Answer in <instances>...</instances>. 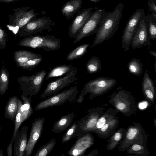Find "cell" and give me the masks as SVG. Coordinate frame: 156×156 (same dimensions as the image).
<instances>
[{"instance_id": "cell-32", "label": "cell", "mask_w": 156, "mask_h": 156, "mask_svg": "<svg viewBox=\"0 0 156 156\" xmlns=\"http://www.w3.org/2000/svg\"><path fill=\"white\" fill-rule=\"evenodd\" d=\"M145 18L150 39L154 41L156 39V17L151 14Z\"/></svg>"}, {"instance_id": "cell-14", "label": "cell", "mask_w": 156, "mask_h": 156, "mask_svg": "<svg viewBox=\"0 0 156 156\" xmlns=\"http://www.w3.org/2000/svg\"><path fill=\"white\" fill-rule=\"evenodd\" d=\"M45 120L44 117L35 119L32 122L29 137L25 149V156H30L36 144L39 139Z\"/></svg>"}, {"instance_id": "cell-24", "label": "cell", "mask_w": 156, "mask_h": 156, "mask_svg": "<svg viewBox=\"0 0 156 156\" xmlns=\"http://www.w3.org/2000/svg\"><path fill=\"white\" fill-rule=\"evenodd\" d=\"M18 99L17 96L10 98L5 109V117L14 121L18 110Z\"/></svg>"}, {"instance_id": "cell-17", "label": "cell", "mask_w": 156, "mask_h": 156, "mask_svg": "<svg viewBox=\"0 0 156 156\" xmlns=\"http://www.w3.org/2000/svg\"><path fill=\"white\" fill-rule=\"evenodd\" d=\"M94 143L93 136L89 133L78 138L67 152L70 156H84L87 150Z\"/></svg>"}, {"instance_id": "cell-39", "label": "cell", "mask_w": 156, "mask_h": 156, "mask_svg": "<svg viewBox=\"0 0 156 156\" xmlns=\"http://www.w3.org/2000/svg\"><path fill=\"white\" fill-rule=\"evenodd\" d=\"M15 140V138H12L9 144L7 147V153L8 156H12L13 144Z\"/></svg>"}, {"instance_id": "cell-22", "label": "cell", "mask_w": 156, "mask_h": 156, "mask_svg": "<svg viewBox=\"0 0 156 156\" xmlns=\"http://www.w3.org/2000/svg\"><path fill=\"white\" fill-rule=\"evenodd\" d=\"M119 123L118 118L116 116L109 121L95 133L98 134L99 138L103 139L108 138L115 132Z\"/></svg>"}, {"instance_id": "cell-12", "label": "cell", "mask_w": 156, "mask_h": 156, "mask_svg": "<svg viewBox=\"0 0 156 156\" xmlns=\"http://www.w3.org/2000/svg\"><path fill=\"white\" fill-rule=\"evenodd\" d=\"M145 16V12L143 9H137L127 22L122 37V47L124 51H126L129 49L138 25Z\"/></svg>"}, {"instance_id": "cell-20", "label": "cell", "mask_w": 156, "mask_h": 156, "mask_svg": "<svg viewBox=\"0 0 156 156\" xmlns=\"http://www.w3.org/2000/svg\"><path fill=\"white\" fill-rule=\"evenodd\" d=\"M76 116L73 112L62 116L53 124L52 132L56 134L63 132L73 123V119Z\"/></svg>"}, {"instance_id": "cell-36", "label": "cell", "mask_w": 156, "mask_h": 156, "mask_svg": "<svg viewBox=\"0 0 156 156\" xmlns=\"http://www.w3.org/2000/svg\"><path fill=\"white\" fill-rule=\"evenodd\" d=\"M77 127V123L74 122L68 127L63 136L62 143H64L70 140L72 138Z\"/></svg>"}, {"instance_id": "cell-42", "label": "cell", "mask_w": 156, "mask_h": 156, "mask_svg": "<svg viewBox=\"0 0 156 156\" xmlns=\"http://www.w3.org/2000/svg\"><path fill=\"white\" fill-rule=\"evenodd\" d=\"M94 3H97L99 2L101 0H89Z\"/></svg>"}, {"instance_id": "cell-26", "label": "cell", "mask_w": 156, "mask_h": 156, "mask_svg": "<svg viewBox=\"0 0 156 156\" xmlns=\"http://www.w3.org/2000/svg\"><path fill=\"white\" fill-rule=\"evenodd\" d=\"M76 67H74L70 64L56 66L48 73L45 79V81L49 79L61 76L75 69Z\"/></svg>"}, {"instance_id": "cell-45", "label": "cell", "mask_w": 156, "mask_h": 156, "mask_svg": "<svg viewBox=\"0 0 156 156\" xmlns=\"http://www.w3.org/2000/svg\"></svg>"}, {"instance_id": "cell-19", "label": "cell", "mask_w": 156, "mask_h": 156, "mask_svg": "<svg viewBox=\"0 0 156 156\" xmlns=\"http://www.w3.org/2000/svg\"><path fill=\"white\" fill-rule=\"evenodd\" d=\"M33 112L32 107L27 104H23L18 98V110L14 121V128L12 138H14L20 125L31 115Z\"/></svg>"}, {"instance_id": "cell-23", "label": "cell", "mask_w": 156, "mask_h": 156, "mask_svg": "<svg viewBox=\"0 0 156 156\" xmlns=\"http://www.w3.org/2000/svg\"><path fill=\"white\" fill-rule=\"evenodd\" d=\"M13 57L14 61L17 65L25 62L31 59L42 56L39 54L22 50L15 51L14 53Z\"/></svg>"}, {"instance_id": "cell-38", "label": "cell", "mask_w": 156, "mask_h": 156, "mask_svg": "<svg viewBox=\"0 0 156 156\" xmlns=\"http://www.w3.org/2000/svg\"><path fill=\"white\" fill-rule=\"evenodd\" d=\"M148 5L149 8L151 11L152 14L156 17V3L155 0H149Z\"/></svg>"}, {"instance_id": "cell-13", "label": "cell", "mask_w": 156, "mask_h": 156, "mask_svg": "<svg viewBox=\"0 0 156 156\" xmlns=\"http://www.w3.org/2000/svg\"><path fill=\"white\" fill-rule=\"evenodd\" d=\"M77 73L78 69L76 68L63 77L48 83L40 98H44L56 94L64 88L74 83L78 79L75 76Z\"/></svg>"}, {"instance_id": "cell-8", "label": "cell", "mask_w": 156, "mask_h": 156, "mask_svg": "<svg viewBox=\"0 0 156 156\" xmlns=\"http://www.w3.org/2000/svg\"><path fill=\"white\" fill-rule=\"evenodd\" d=\"M47 72L44 70L38 71L30 76L23 75L19 77L17 81L23 95L34 96L40 91Z\"/></svg>"}, {"instance_id": "cell-43", "label": "cell", "mask_w": 156, "mask_h": 156, "mask_svg": "<svg viewBox=\"0 0 156 156\" xmlns=\"http://www.w3.org/2000/svg\"><path fill=\"white\" fill-rule=\"evenodd\" d=\"M3 155V151L1 149L0 150V156H2Z\"/></svg>"}, {"instance_id": "cell-6", "label": "cell", "mask_w": 156, "mask_h": 156, "mask_svg": "<svg viewBox=\"0 0 156 156\" xmlns=\"http://www.w3.org/2000/svg\"><path fill=\"white\" fill-rule=\"evenodd\" d=\"M129 126L118 147L120 151H126L131 145L138 144L146 146L147 136L144 129L139 123L133 122Z\"/></svg>"}, {"instance_id": "cell-34", "label": "cell", "mask_w": 156, "mask_h": 156, "mask_svg": "<svg viewBox=\"0 0 156 156\" xmlns=\"http://www.w3.org/2000/svg\"><path fill=\"white\" fill-rule=\"evenodd\" d=\"M126 151L128 154L140 156H146L149 154L147 146L138 144H132Z\"/></svg>"}, {"instance_id": "cell-18", "label": "cell", "mask_w": 156, "mask_h": 156, "mask_svg": "<svg viewBox=\"0 0 156 156\" xmlns=\"http://www.w3.org/2000/svg\"><path fill=\"white\" fill-rule=\"evenodd\" d=\"M28 127L24 126L17 131L14 137L13 153L15 156H25V149L27 143Z\"/></svg>"}, {"instance_id": "cell-28", "label": "cell", "mask_w": 156, "mask_h": 156, "mask_svg": "<svg viewBox=\"0 0 156 156\" xmlns=\"http://www.w3.org/2000/svg\"><path fill=\"white\" fill-rule=\"evenodd\" d=\"M143 64L140 59L132 58L128 62L127 68L130 73L134 75L139 76L142 74Z\"/></svg>"}, {"instance_id": "cell-1", "label": "cell", "mask_w": 156, "mask_h": 156, "mask_svg": "<svg viewBox=\"0 0 156 156\" xmlns=\"http://www.w3.org/2000/svg\"><path fill=\"white\" fill-rule=\"evenodd\" d=\"M123 4L119 3L112 12H109L102 20L92 47L111 38L117 30L122 16Z\"/></svg>"}, {"instance_id": "cell-9", "label": "cell", "mask_w": 156, "mask_h": 156, "mask_svg": "<svg viewBox=\"0 0 156 156\" xmlns=\"http://www.w3.org/2000/svg\"><path fill=\"white\" fill-rule=\"evenodd\" d=\"M54 21L50 17L42 16L31 20L20 28L16 34L21 37H26L48 32L52 30L55 25Z\"/></svg>"}, {"instance_id": "cell-30", "label": "cell", "mask_w": 156, "mask_h": 156, "mask_svg": "<svg viewBox=\"0 0 156 156\" xmlns=\"http://www.w3.org/2000/svg\"><path fill=\"white\" fill-rule=\"evenodd\" d=\"M85 66L87 72L89 74L96 73L102 69L101 60L97 56L91 57L86 63Z\"/></svg>"}, {"instance_id": "cell-4", "label": "cell", "mask_w": 156, "mask_h": 156, "mask_svg": "<svg viewBox=\"0 0 156 156\" xmlns=\"http://www.w3.org/2000/svg\"><path fill=\"white\" fill-rule=\"evenodd\" d=\"M18 45L34 48L42 49L46 51L58 50L61 46L59 39L54 35H35L26 37L21 40Z\"/></svg>"}, {"instance_id": "cell-16", "label": "cell", "mask_w": 156, "mask_h": 156, "mask_svg": "<svg viewBox=\"0 0 156 156\" xmlns=\"http://www.w3.org/2000/svg\"><path fill=\"white\" fill-rule=\"evenodd\" d=\"M93 8L80 10L68 27V34L70 38H75L93 13Z\"/></svg>"}, {"instance_id": "cell-7", "label": "cell", "mask_w": 156, "mask_h": 156, "mask_svg": "<svg viewBox=\"0 0 156 156\" xmlns=\"http://www.w3.org/2000/svg\"><path fill=\"white\" fill-rule=\"evenodd\" d=\"M78 91L76 86L66 89L40 102L36 106L35 109L38 111L48 107L59 106L67 102L71 103L76 100Z\"/></svg>"}, {"instance_id": "cell-37", "label": "cell", "mask_w": 156, "mask_h": 156, "mask_svg": "<svg viewBox=\"0 0 156 156\" xmlns=\"http://www.w3.org/2000/svg\"><path fill=\"white\" fill-rule=\"evenodd\" d=\"M7 35L0 25V50L5 49L7 45Z\"/></svg>"}, {"instance_id": "cell-3", "label": "cell", "mask_w": 156, "mask_h": 156, "mask_svg": "<svg viewBox=\"0 0 156 156\" xmlns=\"http://www.w3.org/2000/svg\"><path fill=\"white\" fill-rule=\"evenodd\" d=\"M110 97L109 103L126 116H130L135 112V100L130 92L119 87Z\"/></svg>"}, {"instance_id": "cell-15", "label": "cell", "mask_w": 156, "mask_h": 156, "mask_svg": "<svg viewBox=\"0 0 156 156\" xmlns=\"http://www.w3.org/2000/svg\"><path fill=\"white\" fill-rule=\"evenodd\" d=\"M145 16L140 21L133 37L131 46L136 49L148 46L151 39L148 33Z\"/></svg>"}, {"instance_id": "cell-2", "label": "cell", "mask_w": 156, "mask_h": 156, "mask_svg": "<svg viewBox=\"0 0 156 156\" xmlns=\"http://www.w3.org/2000/svg\"><path fill=\"white\" fill-rule=\"evenodd\" d=\"M117 83L114 79L106 77H99L91 80L87 83L78 97L77 102L82 103L85 96L90 93L89 99L106 93L111 89Z\"/></svg>"}, {"instance_id": "cell-41", "label": "cell", "mask_w": 156, "mask_h": 156, "mask_svg": "<svg viewBox=\"0 0 156 156\" xmlns=\"http://www.w3.org/2000/svg\"><path fill=\"white\" fill-rule=\"evenodd\" d=\"M150 54L154 57L155 59H156V52L155 51H149Z\"/></svg>"}, {"instance_id": "cell-11", "label": "cell", "mask_w": 156, "mask_h": 156, "mask_svg": "<svg viewBox=\"0 0 156 156\" xmlns=\"http://www.w3.org/2000/svg\"><path fill=\"white\" fill-rule=\"evenodd\" d=\"M109 12H106L103 9H99L93 12L75 38L73 43H76L81 39L96 33L101 23Z\"/></svg>"}, {"instance_id": "cell-33", "label": "cell", "mask_w": 156, "mask_h": 156, "mask_svg": "<svg viewBox=\"0 0 156 156\" xmlns=\"http://www.w3.org/2000/svg\"><path fill=\"white\" fill-rule=\"evenodd\" d=\"M56 143V139L52 138L46 144L40 147L35 153L34 156H48L53 150Z\"/></svg>"}, {"instance_id": "cell-44", "label": "cell", "mask_w": 156, "mask_h": 156, "mask_svg": "<svg viewBox=\"0 0 156 156\" xmlns=\"http://www.w3.org/2000/svg\"><path fill=\"white\" fill-rule=\"evenodd\" d=\"M1 126H0V130H1Z\"/></svg>"}, {"instance_id": "cell-25", "label": "cell", "mask_w": 156, "mask_h": 156, "mask_svg": "<svg viewBox=\"0 0 156 156\" xmlns=\"http://www.w3.org/2000/svg\"><path fill=\"white\" fill-rule=\"evenodd\" d=\"M127 129L123 127L119 129L110 136L108 140L106 148L108 150H112L119 144L124 137Z\"/></svg>"}, {"instance_id": "cell-10", "label": "cell", "mask_w": 156, "mask_h": 156, "mask_svg": "<svg viewBox=\"0 0 156 156\" xmlns=\"http://www.w3.org/2000/svg\"><path fill=\"white\" fill-rule=\"evenodd\" d=\"M29 7H19L13 9V13L9 16V25L10 30L16 34L19 30L30 21L36 18L37 13L34 9Z\"/></svg>"}, {"instance_id": "cell-31", "label": "cell", "mask_w": 156, "mask_h": 156, "mask_svg": "<svg viewBox=\"0 0 156 156\" xmlns=\"http://www.w3.org/2000/svg\"><path fill=\"white\" fill-rule=\"evenodd\" d=\"M9 73L4 65L2 66L0 72V94L3 95L8 89Z\"/></svg>"}, {"instance_id": "cell-35", "label": "cell", "mask_w": 156, "mask_h": 156, "mask_svg": "<svg viewBox=\"0 0 156 156\" xmlns=\"http://www.w3.org/2000/svg\"><path fill=\"white\" fill-rule=\"evenodd\" d=\"M43 59L42 57L30 60L27 62L16 65L19 67L25 69L31 70L41 62Z\"/></svg>"}, {"instance_id": "cell-29", "label": "cell", "mask_w": 156, "mask_h": 156, "mask_svg": "<svg viewBox=\"0 0 156 156\" xmlns=\"http://www.w3.org/2000/svg\"><path fill=\"white\" fill-rule=\"evenodd\" d=\"M89 46L88 44L78 46L69 53L66 57V60L71 61L80 58L87 53Z\"/></svg>"}, {"instance_id": "cell-40", "label": "cell", "mask_w": 156, "mask_h": 156, "mask_svg": "<svg viewBox=\"0 0 156 156\" xmlns=\"http://www.w3.org/2000/svg\"><path fill=\"white\" fill-rule=\"evenodd\" d=\"M19 0H0V2L4 3H14Z\"/></svg>"}, {"instance_id": "cell-27", "label": "cell", "mask_w": 156, "mask_h": 156, "mask_svg": "<svg viewBox=\"0 0 156 156\" xmlns=\"http://www.w3.org/2000/svg\"><path fill=\"white\" fill-rule=\"evenodd\" d=\"M117 112L118 111L116 109L110 108L104 112L98 119L93 132L95 133L109 121L115 117Z\"/></svg>"}, {"instance_id": "cell-21", "label": "cell", "mask_w": 156, "mask_h": 156, "mask_svg": "<svg viewBox=\"0 0 156 156\" xmlns=\"http://www.w3.org/2000/svg\"><path fill=\"white\" fill-rule=\"evenodd\" d=\"M82 0H70L66 2L62 7L61 12L67 19L73 17L81 7Z\"/></svg>"}, {"instance_id": "cell-5", "label": "cell", "mask_w": 156, "mask_h": 156, "mask_svg": "<svg viewBox=\"0 0 156 156\" xmlns=\"http://www.w3.org/2000/svg\"><path fill=\"white\" fill-rule=\"evenodd\" d=\"M105 110L103 107H98L87 110L86 115L76 121L77 127L72 138L76 137L77 139L93 132L98 119Z\"/></svg>"}]
</instances>
